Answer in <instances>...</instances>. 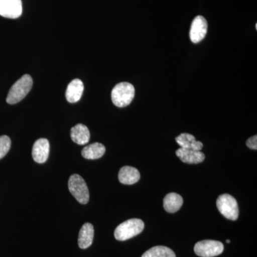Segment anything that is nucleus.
I'll list each match as a JSON object with an SVG mask.
<instances>
[{
  "instance_id": "1",
  "label": "nucleus",
  "mask_w": 257,
  "mask_h": 257,
  "mask_svg": "<svg viewBox=\"0 0 257 257\" xmlns=\"http://www.w3.org/2000/svg\"><path fill=\"white\" fill-rule=\"evenodd\" d=\"M145 228V223L140 219H131L120 224L114 231L115 239L126 241L138 236Z\"/></svg>"
},
{
  "instance_id": "2",
  "label": "nucleus",
  "mask_w": 257,
  "mask_h": 257,
  "mask_svg": "<svg viewBox=\"0 0 257 257\" xmlns=\"http://www.w3.org/2000/svg\"><path fill=\"white\" fill-rule=\"evenodd\" d=\"M33 84L31 76L25 74L13 84L7 97V102L10 104H15L23 100L30 92Z\"/></svg>"
},
{
  "instance_id": "3",
  "label": "nucleus",
  "mask_w": 257,
  "mask_h": 257,
  "mask_svg": "<svg viewBox=\"0 0 257 257\" xmlns=\"http://www.w3.org/2000/svg\"><path fill=\"white\" fill-rule=\"evenodd\" d=\"M135 89L128 82H121L115 85L111 91V100L118 107L128 106L135 97Z\"/></svg>"
},
{
  "instance_id": "4",
  "label": "nucleus",
  "mask_w": 257,
  "mask_h": 257,
  "mask_svg": "<svg viewBox=\"0 0 257 257\" xmlns=\"http://www.w3.org/2000/svg\"><path fill=\"white\" fill-rule=\"evenodd\" d=\"M218 210L226 219L235 221L239 216L237 202L232 196L228 194H221L216 200Z\"/></svg>"
},
{
  "instance_id": "5",
  "label": "nucleus",
  "mask_w": 257,
  "mask_h": 257,
  "mask_svg": "<svg viewBox=\"0 0 257 257\" xmlns=\"http://www.w3.org/2000/svg\"><path fill=\"white\" fill-rule=\"evenodd\" d=\"M69 192L80 204H87L89 200V192L85 181L81 176L73 175L69 177Z\"/></svg>"
},
{
  "instance_id": "6",
  "label": "nucleus",
  "mask_w": 257,
  "mask_h": 257,
  "mask_svg": "<svg viewBox=\"0 0 257 257\" xmlns=\"http://www.w3.org/2000/svg\"><path fill=\"white\" fill-rule=\"evenodd\" d=\"M194 252L201 257H214L219 256L224 251V244L214 240H202L196 243Z\"/></svg>"
},
{
  "instance_id": "7",
  "label": "nucleus",
  "mask_w": 257,
  "mask_h": 257,
  "mask_svg": "<svg viewBox=\"0 0 257 257\" xmlns=\"http://www.w3.org/2000/svg\"><path fill=\"white\" fill-rule=\"evenodd\" d=\"M23 14L21 0H0V15L3 18L17 19Z\"/></svg>"
},
{
  "instance_id": "8",
  "label": "nucleus",
  "mask_w": 257,
  "mask_h": 257,
  "mask_svg": "<svg viewBox=\"0 0 257 257\" xmlns=\"http://www.w3.org/2000/svg\"><path fill=\"white\" fill-rule=\"evenodd\" d=\"M208 24L206 19L202 16H197L191 25L189 37L193 43H199L204 40L207 33Z\"/></svg>"
},
{
  "instance_id": "9",
  "label": "nucleus",
  "mask_w": 257,
  "mask_h": 257,
  "mask_svg": "<svg viewBox=\"0 0 257 257\" xmlns=\"http://www.w3.org/2000/svg\"><path fill=\"white\" fill-rule=\"evenodd\" d=\"M32 157L37 163H45L50 154V143L47 139L37 140L32 148Z\"/></svg>"
},
{
  "instance_id": "10",
  "label": "nucleus",
  "mask_w": 257,
  "mask_h": 257,
  "mask_svg": "<svg viewBox=\"0 0 257 257\" xmlns=\"http://www.w3.org/2000/svg\"><path fill=\"white\" fill-rule=\"evenodd\" d=\"M176 155L184 163L199 164L205 159V155L201 151L179 148L176 151Z\"/></svg>"
},
{
  "instance_id": "11",
  "label": "nucleus",
  "mask_w": 257,
  "mask_h": 257,
  "mask_svg": "<svg viewBox=\"0 0 257 257\" xmlns=\"http://www.w3.org/2000/svg\"><path fill=\"white\" fill-rule=\"evenodd\" d=\"M84 91V84L80 79H74L69 83L66 91V98L70 103L77 102L80 100Z\"/></svg>"
},
{
  "instance_id": "12",
  "label": "nucleus",
  "mask_w": 257,
  "mask_h": 257,
  "mask_svg": "<svg viewBox=\"0 0 257 257\" xmlns=\"http://www.w3.org/2000/svg\"><path fill=\"white\" fill-rule=\"evenodd\" d=\"M94 226L90 223H85L79 231L78 244L79 248L85 249L92 245L94 239Z\"/></svg>"
},
{
  "instance_id": "13",
  "label": "nucleus",
  "mask_w": 257,
  "mask_h": 257,
  "mask_svg": "<svg viewBox=\"0 0 257 257\" xmlns=\"http://www.w3.org/2000/svg\"><path fill=\"white\" fill-rule=\"evenodd\" d=\"M118 177L121 184L132 185L140 180V173L138 169L130 166H125L119 170Z\"/></svg>"
},
{
  "instance_id": "14",
  "label": "nucleus",
  "mask_w": 257,
  "mask_h": 257,
  "mask_svg": "<svg viewBox=\"0 0 257 257\" xmlns=\"http://www.w3.org/2000/svg\"><path fill=\"white\" fill-rule=\"evenodd\" d=\"M175 140L181 148L187 149V150L201 151L204 146L201 142L197 141L195 138L190 134H181L176 138Z\"/></svg>"
},
{
  "instance_id": "15",
  "label": "nucleus",
  "mask_w": 257,
  "mask_h": 257,
  "mask_svg": "<svg viewBox=\"0 0 257 257\" xmlns=\"http://www.w3.org/2000/svg\"><path fill=\"white\" fill-rule=\"evenodd\" d=\"M71 138L72 141L79 145H86L89 143L90 133L87 126L82 124L75 125L71 130Z\"/></svg>"
},
{
  "instance_id": "16",
  "label": "nucleus",
  "mask_w": 257,
  "mask_h": 257,
  "mask_svg": "<svg viewBox=\"0 0 257 257\" xmlns=\"http://www.w3.org/2000/svg\"><path fill=\"white\" fill-rule=\"evenodd\" d=\"M163 204L167 212H177L183 204V198L177 193H169L164 199Z\"/></svg>"
},
{
  "instance_id": "17",
  "label": "nucleus",
  "mask_w": 257,
  "mask_h": 257,
  "mask_svg": "<svg viewBox=\"0 0 257 257\" xmlns=\"http://www.w3.org/2000/svg\"><path fill=\"white\" fill-rule=\"evenodd\" d=\"M105 151V147L102 144L95 143L84 147L82 151V155L87 160H97L104 155Z\"/></svg>"
},
{
  "instance_id": "18",
  "label": "nucleus",
  "mask_w": 257,
  "mask_h": 257,
  "mask_svg": "<svg viewBox=\"0 0 257 257\" xmlns=\"http://www.w3.org/2000/svg\"><path fill=\"white\" fill-rule=\"evenodd\" d=\"M142 257H176V255L167 246H156L145 251Z\"/></svg>"
},
{
  "instance_id": "19",
  "label": "nucleus",
  "mask_w": 257,
  "mask_h": 257,
  "mask_svg": "<svg viewBox=\"0 0 257 257\" xmlns=\"http://www.w3.org/2000/svg\"><path fill=\"white\" fill-rule=\"evenodd\" d=\"M11 147V140L6 135L0 137V160L8 153Z\"/></svg>"
},
{
  "instance_id": "20",
  "label": "nucleus",
  "mask_w": 257,
  "mask_h": 257,
  "mask_svg": "<svg viewBox=\"0 0 257 257\" xmlns=\"http://www.w3.org/2000/svg\"><path fill=\"white\" fill-rule=\"evenodd\" d=\"M246 146L248 147V148L251 149V150H257V136L256 135H254V136L251 137V138L248 139L247 141H246Z\"/></svg>"
},
{
  "instance_id": "21",
  "label": "nucleus",
  "mask_w": 257,
  "mask_h": 257,
  "mask_svg": "<svg viewBox=\"0 0 257 257\" xmlns=\"http://www.w3.org/2000/svg\"><path fill=\"white\" fill-rule=\"evenodd\" d=\"M226 243H230V240L229 239L226 240Z\"/></svg>"
}]
</instances>
